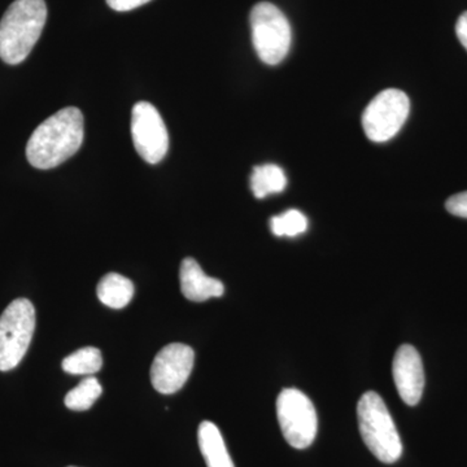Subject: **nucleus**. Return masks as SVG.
I'll return each instance as SVG.
<instances>
[{
  "mask_svg": "<svg viewBox=\"0 0 467 467\" xmlns=\"http://www.w3.org/2000/svg\"><path fill=\"white\" fill-rule=\"evenodd\" d=\"M195 352L182 343H171L164 347L150 367V382L156 391L171 395L180 391L192 374Z\"/></svg>",
  "mask_w": 467,
  "mask_h": 467,
  "instance_id": "9",
  "label": "nucleus"
},
{
  "mask_svg": "<svg viewBox=\"0 0 467 467\" xmlns=\"http://www.w3.org/2000/svg\"><path fill=\"white\" fill-rule=\"evenodd\" d=\"M103 367L101 352L95 347H85L67 356L63 361V370L73 376H92Z\"/></svg>",
  "mask_w": 467,
  "mask_h": 467,
  "instance_id": "15",
  "label": "nucleus"
},
{
  "mask_svg": "<svg viewBox=\"0 0 467 467\" xmlns=\"http://www.w3.org/2000/svg\"><path fill=\"white\" fill-rule=\"evenodd\" d=\"M199 447L207 467H235L227 451L220 429L214 423L204 420L198 430Z\"/></svg>",
  "mask_w": 467,
  "mask_h": 467,
  "instance_id": "12",
  "label": "nucleus"
},
{
  "mask_svg": "<svg viewBox=\"0 0 467 467\" xmlns=\"http://www.w3.org/2000/svg\"><path fill=\"white\" fill-rule=\"evenodd\" d=\"M149 2L150 0H107V5L110 8L115 9V11L126 12L140 7V5H146Z\"/></svg>",
  "mask_w": 467,
  "mask_h": 467,
  "instance_id": "19",
  "label": "nucleus"
},
{
  "mask_svg": "<svg viewBox=\"0 0 467 467\" xmlns=\"http://www.w3.org/2000/svg\"><path fill=\"white\" fill-rule=\"evenodd\" d=\"M270 229L275 236H294L306 233L308 229V220L297 209H290L285 213L275 216L270 220Z\"/></svg>",
  "mask_w": 467,
  "mask_h": 467,
  "instance_id": "17",
  "label": "nucleus"
},
{
  "mask_svg": "<svg viewBox=\"0 0 467 467\" xmlns=\"http://www.w3.org/2000/svg\"><path fill=\"white\" fill-rule=\"evenodd\" d=\"M456 34L457 36H459L461 45H462L467 51V11L463 12L459 21H457Z\"/></svg>",
  "mask_w": 467,
  "mask_h": 467,
  "instance_id": "20",
  "label": "nucleus"
},
{
  "mask_svg": "<svg viewBox=\"0 0 467 467\" xmlns=\"http://www.w3.org/2000/svg\"><path fill=\"white\" fill-rule=\"evenodd\" d=\"M84 142V115L76 107L58 110L34 130L26 158L34 168L47 171L63 164Z\"/></svg>",
  "mask_w": 467,
  "mask_h": 467,
  "instance_id": "1",
  "label": "nucleus"
},
{
  "mask_svg": "<svg viewBox=\"0 0 467 467\" xmlns=\"http://www.w3.org/2000/svg\"><path fill=\"white\" fill-rule=\"evenodd\" d=\"M276 417L285 441L295 450H306L315 441L318 430L317 411L306 393L285 389L276 399Z\"/></svg>",
  "mask_w": 467,
  "mask_h": 467,
  "instance_id": "6",
  "label": "nucleus"
},
{
  "mask_svg": "<svg viewBox=\"0 0 467 467\" xmlns=\"http://www.w3.org/2000/svg\"><path fill=\"white\" fill-rule=\"evenodd\" d=\"M47 20L45 0H16L0 21V58L9 66L23 63Z\"/></svg>",
  "mask_w": 467,
  "mask_h": 467,
  "instance_id": "2",
  "label": "nucleus"
},
{
  "mask_svg": "<svg viewBox=\"0 0 467 467\" xmlns=\"http://www.w3.org/2000/svg\"><path fill=\"white\" fill-rule=\"evenodd\" d=\"M101 392H103V389H101L99 380L95 377L88 376L76 389L67 393L64 402L70 410H88L100 398Z\"/></svg>",
  "mask_w": 467,
  "mask_h": 467,
  "instance_id": "16",
  "label": "nucleus"
},
{
  "mask_svg": "<svg viewBox=\"0 0 467 467\" xmlns=\"http://www.w3.org/2000/svg\"><path fill=\"white\" fill-rule=\"evenodd\" d=\"M36 330V309L27 299H16L0 316V371L20 364Z\"/></svg>",
  "mask_w": 467,
  "mask_h": 467,
  "instance_id": "5",
  "label": "nucleus"
},
{
  "mask_svg": "<svg viewBox=\"0 0 467 467\" xmlns=\"http://www.w3.org/2000/svg\"><path fill=\"white\" fill-rule=\"evenodd\" d=\"M252 42L267 66L282 63L290 51L292 32L284 12L272 3L261 2L251 11Z\"/></svg>",
  "mask_w": 467,
  "mask_h": 467,
  "instance_id": "4",
  "label": "nucleus"
},
{
  "mask_svg": "<svg viewBox=\"0 0 467 467\" xmlns=\"http://www.w3.org/2000/svg\"><path fill=\"white\" fill-rule=\"evenodd\" d=\"M359 434L368 451L380 462L393 463L400 459L402 442L391 413L377 392H367L358 404Z\"/></svg>",
  "mask_w": 467,
  "mask_h": 467,
  "instance_id": "3",
  "label": "nucleus"
},
{
  "mask_svg": "<svg viewBox=\"0 0 467 467\" xmlns=\"http://www.w3.org/2000/svg\"><path fill=\"white\" fill-rule=\"evenodd\" d=\"M393 380L401 400L409 407L420 401L425 389V370L420 353L404 344L396 352L392 365Z\"/></svg>",
  "mask_w": 467,
  "mask_h": 467,
  "instance_id": "10",
  "label": "nucleus"
},
{
  "mask_svg": "<svg viewBox=\"0 0 467 467\" xmlns=\"http://www.w3.org/2000/svg\"><path fill=\"white\" fill-rule=\"evenodd\" d=\"M287 186V178L284 169L275 164L254 167L251 175V190L257 199L284 192Z\"/></svg>",
  "mask_w": 467,
  "mask_h": 467,
  "instance_id": "14",
  "label": "nucleus"
},
{
  "mask_svg": "<svg viewBox=\"0 0 467 467\" xmlns=\"http://www.w3.org/2000/svg\"><path fill=\"white\" fill-rule=\"evenodd\" d=\"M131 137L135 150L149 164H158L167 156V126L159 110L149 101H140L134 106L131 113Z\"/></svg>",
  "mask_w": 467,
  "mask_h": 467,
  "instance_id": "8",
  "label": "nucleus"
},
{
  "mask_svg": "<svg viewBox=\"0 0 467 467\" xmlns=\"http://www.w3.org/2000/svg\"><path fill=\"white\" fill-rule=\"evenodd\" d=\"M69 467H77V466H69Z\"/></svg>",
  "mask_w": 467,
  "mask_h": 467,
  "instance_id": "21",
  "label": "nucleus"
},
{
  "mask_svg": "<svg viewBox=\"0 0 467 467\" xmlns=\"http://www.w3.org/2000/svg\"><path fill=\"white\" fill-rule=\"evenodd\" d=\"M97 295L109 308L122 309L133 299L134 285L124 275L109 273L100 279Z\"/></svg>",
  "mask_w": 467,
  "mask_h": 467,
  "instance_id": "13",
  "label": "nucleus"
},
{
  "mask_svg": "<svg viewBox=\"0 0 467 467\" xmlns=\"http://www.w3.org/2000/svg\"><path fill=\"white\" fill-rule=\"evenodd\" d=\"M445 208L453 216L467 218V192L451 196L445 202Z\"/></svg>",
  "mask_w": 467,
  "mask_h": 467,
  "instance_id": "18",
  "label": "nucleus"
},
{
  "mask_svg": "<svg viewBox=\"0 0 467 467\" xmlns=\"http://www.w3.org/2000/svg\"><path fill=\"white\" fill-rule=\"evenodd\" d=\"M410 112L404 91L389 88L379 92L362 115V128L371 142L383 143L401 130Z\"/></svg>",
  "mask_w": 467,
  "mask_h": 467,
  "instance_id": "7",
  "label": "nucleus"
},
{
  "mask_svg": "<svg viewBox=\"0 0 467 467\" xmlns=\"http://www.w3.org/2000/svg\"><path fill=\"white\" fill-rule=\"evenodd\" d=\"M180 281L183 296L196 303L221 297L225 292L223 282L205 275L198 261L192 257H187L181 264Z\"/></svg>",
  "mask_w": 467,
  "mask_h": 467,
  "instance_id": "11",
  "label": "nucleus"
}]
</instances>
